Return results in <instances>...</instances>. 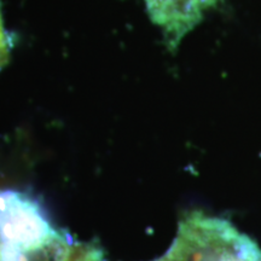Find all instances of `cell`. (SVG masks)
Wrapping results in <instances>:
<instances>
[{
  "label": "cell",
  "instance_id": "cell-1",
  "mask_svg": "<svg viewBox=\"0 0 261 261\" xmlns=\"http://www.w3.org/2000/svg\"><path fill=\"white\" fill-rule=\"evenodd\" d=\"M96 247L77 243L48 219L31 195L0 188V261H94Z\"/></svg>",
  "mask_w": 261,
  "mask_h": 261
},
{
  "label": "cell",
  "instance_id": "cell-2",
  "mask_svg": "<svg viewBox=\"0 0 261 261\" xmlns=\"http://www.w3.org/2000/svg\"><path fill=\"white\" fill-rule=\"evenodd\" d=\"M253 242L226 219L191 212L179 223L171 248L154 261H226Z\"/></svg>",
  "mask_w": 261,
  "mask_h": 261
},
{
  "label": "cell",
  "instance_id": "cell-3",
  "mask_svg": "<svg viewBox=\"0 0 261 261\" xmlns=\"http://www.w3.org/2000/svg\"><path fill=\"white\" fill-rule=\"evenodd\" d=\"M152 22L162 31L166 45L175 50L180 41L220 0H144Z\"/></svg>",
  "mask_w": 261,
  "mask_h": 261
},
{
  "label": "cell",
  "instance_id": "cell-4",
  "mask_svg": "<svg viewBox=\"0 0 261 261\" xmlns=\"http://www.w3.org/2000/svg\"><path fill=\"white\" fill-rule=\"evenodd\" d=\"M14 45V37L10 34L5 27L2 10V0H0V70L9 63Z\"/></svg>",
  "mask_w": 261,
  "mask_h": 261
}]
</instances>
